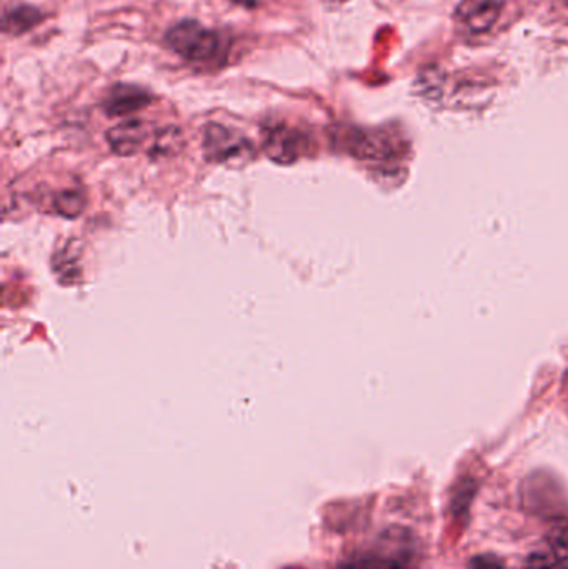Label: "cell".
Listing matches in <instances>:
<instances>
[{"label": "cell", "mask_w": 568, "mask_h": 569, "mask_svg": "<svg viewBox=\"0 0 568 569\" xmlns=\"http://www.w3.org/2000/svg\"><path fill=\"white\" fill-rule=\"evenodd\" d=\"M163 42L190 66H223L230 50V40L226 33L210 29L196 19L173 23L167 30Z\"/></svg>", "instance_id": "obj_1"}, {"label": "cell", "mask_w": 568, "mask_h": 569, "mask_svg": "<svg viewBox=\"0 0 568 569\" xmlns=\"http://www.w3.org/2000/svg\"><path fill=\"white\" fill-rule=\"evenodd\" d=\"M203 156L209 162L226 167H246L256 157L249 137L222 123H209L203 129Z\"/></svg>", "instance_id": "obj_2"}, {"label": "cell", "mask_w": 568, "mask_h": 569, "mask_svg": "<svg viewBox=\"0 0 568 569\" xmlns=\"http://www.w3.org/2000/svg\"><path fill=\"white\" fill-rule=\"evenodd\" d=\"M509 0H462L454 12L457 29L469 36L490 32L499 22Z\"/></svg>", "instance_id": "obj_3"}, {"label": "cell", "mask_w": 568, "mask_h": 569, "mask_svg": "<svg viewBox=\"0 0 568 569\" xmlns=\"http://www.w3.org/2000/svg\"><path fill=\"white\" fill-rule=\"evenodd\" d=\"M307 137L300 130L292 129L286 123L269 127L263 137V150L267 157L280 166L297 162L306 152Z\"/></svg>", "instance_id": "obj_4"}, {"label": "cell", "mask_w": 568, "mask_h": 569, "mask_svg": "<svg viewBox=\"0 0 568 569\" xmlns=\"http://www.w3.org/2000/svg\"><path fill=\"white\" fill-rule=\"evenodd\" d=\"M152 100V93L143 87L133 86V83H116L107 90L102 109L109 117H126L146 109Z\"/></svg>", "instance_id": "obj_5"}, {"label": "cell", "mask_w": 568, "mask_h": 569, "mask_svg": "<svg viewBox=\"0 0 568 569\" xmlns=\"http://www.w3.org/2000/svg\"><path fill=\"white\" fill-rule=\"evenodd\" d=\"M150 137V126L140 119H130L107 132V142L117 156H136Z\"/></svg>", "instance_id": "obj_6"}, {"label": "cell", "mask_w": 568, "mask_h": 569, "mask_svg": "<svg viewBox=\"0 0 568 569\" xmlns=\"http://www.w3.org/2000/svg\"><path fill=\"white\" fill-rule=\"evenodd\" d=\"M47 13L39 7L30 6V3H17V6L7 7L2 13V32L3 36L20 37L23 33L39 27L46 22Z\"/></svg>", "instance_id": "obj_7"}, {"label": "cell", "mask_w": 568, "mask_h": 569, "mask_svg": "<svg viewBox=\"0 0 568 569\" xmlns=\"http://www.w3.org/2000/svg\"><path fill=\"white\" fill-rule=\"evenodd\" d=\"M336 569H413L410 560L393 551H367V553L353 555Z\"/></svg>", "instance_id": "obj_8"}, {"label": "cell", "mask_w": 568, "mask_h": 569, "mask_svg": "<svg viewBox=\"0 0 568 569\" xmlns=\"http://www.w3.org/2000/svg\"><path fill=\"white\" fill-rule=\"evenodd\" d=\"M183 147L182 130L177 127H166V129L157 132L153 139L152 153L159 157H169L179 153Z\"/></svg>", "instance_id": "obj_9"}, {"label": "cell", "mask_w": 568, "mask_h": 569, "mask_svg": "<svg viewBox=\"0 0 568 569\" xmlns=\"http://www.w3.org/2000/svg\"><path fill=\"white\" fill-rule=\"evenodd\" d=\"M56 210L67 219H77L86 209V196L82 190H63L56 197Z\"/></svg>", "instance_id": "obj_10"}, {"label": "cell", "mask_w": 568, "mask_h": 569, "mask_svg": "<svg viewBox=\"0 0 568 569\" xmlns=\"http://www.w3.org/2000/svg\"><path fill=\"white\" fill-rule=\"evenodd\" d=\"M549 551L568 569V527H557L547 537Z\"/></svg>", "instance_id": "obj_11"}, {"label": "cell", "mask_w": 568, "mask_h": 569, "mask_svg": "<svg viewBox=\"0 0 568 569\" xmlns=\"http://www.w3.org/2000/svg\"><path fill=\"white\" fill-rule=\"evenodd\" d=\"M526 569H567L550 553L547 551H536V553L530 555L526 561Z\"/></svg>", "instance_id": "obj_12"}, {"label": "cell", "mask_w": 568, "mask_h": 569, "mask_svg": "<svg viewBox=\"0 0 568 569\" xmlns=\"http://www.w3.org/2000/svg\"><path fill=\"white\" fill-rule=\"evenodd\" d=\"M467 569H509L496 555H477L470 558Z\"/></svg>", "instance_id": "obj_13"}, {"label": "cell", "mask_w": 568, "mask_h": 569, "mask_svg": "<svg viewBox=\"0 0 568 569\" xmlns=\"http://www.w3.org/2000/svg\"><path fill=\"white\" fill-rule=\"evenodd\" d=\"M230 2L236 3V6L243 7V9L247 10H256L262 0H230Z\"/></svg>", "instance_id": "obj_14"}, {"label": "cell", "mask_w": 568, "mask_h": 569, "mask_svg": "<svg viewBox=\"0 0 568 569\" xmlns=\"http://www.w3.org/2000/svg\"><path fill=\"white\" fill-rule=\"evenodd\" d=\"M326 2L333 3V6H339V3H346L347 0H326Z\"/></svg>", "instance_id": "obj_15"}, {"label": "cell", "mask_w": 568, "mask_h": 569, "mask_svg": "<svg viewBox=\"0 0 568 569\" xmlns=\"http://www.w3.org/2000/svg\"><path fill=\"white\" fill-rule=\"evenodd\" d=\"M564 3H566V6L568 7V0H564Z\"/></svg>", "instance_id": "obj_16"}]
</instances>
